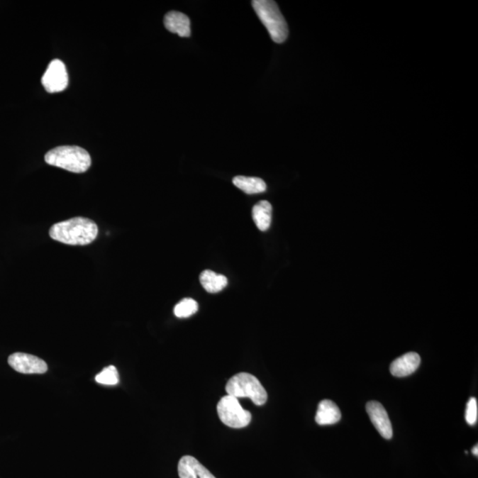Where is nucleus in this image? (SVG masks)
<instances>
[{
	"label": "nucleus",
	"mask_w": 478,
	"mask_h": 478,
	"mask_svg": "<svg viewBox=\"0 0 478 478\" xmlns=\"http://www.w3.org/2000/svg\"><path fill=\"white\" fill-rule=\"evenodd\" d=\"M99 228L94 221L84 217L53 224L49 235L53 240L70 245H87L97 238Z\"/></svg>",
	"instance_id": "f257e3e1"
},
{
	"label": "nucleus",
	"mask_w": 478,
	"mask_h": 478,
	"mask_svg": "<svg viewBox=\"0 0 478 478\" xmlns=\"http://www.w3.org/2000/svg\"><path fill=\"white\" fill-rule=\"evenodd\" d=\"M472 454L475 456H478V445H476L475 447L472 448Z\"/></svg>",
	"instance_id": "6ab92c4d"
},
{
	"label": "nucleus",
	"mask_w": 478,
	"mask_h": 478,
	"mask_svg": "<svg viewBox=\"0 0 478 478\" xmlns=\"http://www.w3.org/2000/svg\"><path fill=\"white\" fill-rule=\"evenodd\" d=\"M228 395L235 398H249L257 406L265 404L267 394L265 388L255 376L239 373L231 377L226 384Z\"/></svg>",
	"instance_id": "20e7f679"
},
{
	"label": "nucleus",
	"mask_w": 478,
	"mask_h": 478,
	"mask_svg": "<svg viewBox=\"0 0 478 478\" xmlns=\"http://www.w3.org/2000/svg\"><path fill=\"white\" fill-rule=\"evenodd\" d=\"M233 184L235 187L250 195L262 194L267 190L265 182L258 177L238 176L234 178Z\"/></svg>",
	"instance_id": "2eb2a0df"
},
{
	"label": "nucleus",
	"mask_w": 478,
	"mask_h": 478,
	"mask_svg": "<svg viewBox=\"0 0 478 478\" xmlns=\"http://www.w3.org/2000/svg\"><path fill=\"white\" fill-rule=\"evenodd\" d=\"M199 305L194 299H184L174 306V313L178 318H187L197 313Z\"/></svg>",
	"instance_id": "dca6fc26"
},
{
	"label": "nucleus",
	"mask_w": 478,
	"mask_h": 478,
	"mask_svg": "<svg viewBox=\"0 0 478 478\" xmlns=\"http://www.w3.org/2000/svg\"><path fill=\"white\" fill-rule=\"evenodd\" d=\"M217 413L223 423L234 429H241L248 426L252 420L251 413L242 408L238 399L233 396H224L217 404Z\"/></svg>",
	"instance_id": "39448f33"
},
{
	"label": "nucleus",
	"mask_w": 478,
	"mask_h": 478,
	"mask_svg": "<svg viewBox=\"0 0 478 478\" xmlns=\"http://www.w3.org/2000/svg\"><path fill=\"white\" fill-rule=\"evenodd\" d=\"M341 412L336 403L324 399L319 403L316 415V422L319 426H333L341 420Z\"/></svg>",
	"instance_id": "f8f14e48"
},
{
	"label": "nucleus",
	"mask_w": 478,
	"mask_h": 478,
	"mask_svg": "<svg viewBox=\"0 0 478 478\" xmlns=\"http://www.w3.org/2000/svg\"><path fill=\"white\" fill-rule=\"evenodd\" d=\"M164 24L171 33L177 34L182 38L191 37V21L183 13L171 11L164 18Z\"/></svg>",
	"instance_id": "9b49d317"
},
{
	"label": "nucleus",
	"mask_w": 478,
	"mask_h": 478,
	"mask_svg": "<svg viewBox=\"0 0 478 478\" xmlns=\"http://www.w3.org/2000/svg\"><path fill=\"white\" fill-rule=\"evenodd\" d=\"M252 4L257 16L266 27L272 40L277 44L287 40L289 33L287 23L277 3L270 0H255Z\"/></svg>",
	"instance_id": "7ed1b4c3"
},
{
	"label": "nucleus",
	"mask_w": 478,
	"mask_h": 478,
	"mask_svg": "<svg viewBox=\"0 0 478 478\" xmlns=\"http://www.w3.org/2000/svg\"><path fill=\"white\" fill-rule=\"evenodd\" d=\"M203 288L209 294H217L227 287L228 279L223 274H216L212 270H205L199 277Z\"/></svg>",
	"instance_id": "4468645a"
},
{
	"label": "nucleus",
	"mask_w": 478,
	"mask_h": 478,
	"mask_svg": "<svg viewBox=\"0 0 478 478\" xmlns=\"http://www.w3.org/2000/svg\"><path fill=\"white\" fill-rule=\"evenodd\" d=\"M96 382L105 385H116L119 383V374L115 366H109L96 376Z\"/></svg>",
	"instance_id": "f3484780"
},
{
	"label": "nucleus",
	"mask_w": 478,
	"mask_h": 478,
	"mask_svg": "<svg viewBox=\"0 0 478 478\" xmlns=\"http://www.w3.org/2000/svg\"><path fill=\"white\" fill-rule=\"evenodd\" d=\"M42 84L49 94H56L65 90L69 85V76L65 64L62 60H53L49 64L42 77Z\"/></svg>",
	"instance_id": "423d86ee"
},
{
	"label": "nucleus",
	"mask_w": 478,
	"mask_h": 478,
	"mask_svg": "<svg viewBox=\"0 0 478 478\" xmlns=\"http://www.w3.org/2000/svg\"><path fill=\"white\" fill-rule=\"evenodd\" d=\"M477 399L476 398H470L467 404L466 415L465 419L466 422L469 424V426H475L477 422Z\"/></svg>",
	"instance_id": "a211bd4d"
},
{
	"label": "nucleus",
	"mask_w": 478,
	"mask_h": 478,
	"mask_svg": "<svg viewBox=\"0 0 478 478\" xmlns=\"http://www.w3.org/2000/svg\"><path fill=\"white\" fill-rule=\"evenodd\" d=\"M366 410L373 426L385 440L392 438V426L390 418L384 406L378 401L367 403Z\"/></svg>",
	"instance_id": "6e6552de"
},
{
	"label": "nucleus",
	"mask_w": 478,
	"mask_h": 478,
	"mask_svg": "<svg viewBox=\"0 0 478 478\" xmlns=\"http://www.w3.org/2000/svg\"><path fill=\"white\" fill-rule=\"evenodd\" d=\"M420 363V355L415 352H410L394 360L391 364L390 371L392 376L396 377H408L418 369Z\"/></svg>",
	"instance_id": "9d476101"
},
{
	"label": "nucleus",
	"mask_w": 478,
	"mask_h": 478,
	"mask_svg": "<svg viewBox=\"0 0 478 478\" xmlns=\"http://www.w3.org/2000/svg\"><path fill=\"white\" fill-rule=\"evenodd\" d=\"M45 162L70 172H87L91 165V158L87 150L76 145L59 146L46 152Z\"/></svg>",
	"instance_id": "f03ea898"
},
{
	"label": "nucleus",
	"mask_w": 478,
	"mask_h": 478,
	"mask_svg": "<svg viewBox=\"0 0 478 478\" xmlns=\"http://www.w3.org/2000/svg\"><path fill=\"white\" fill-rule=\"evenodd\" d=\"M252 219L260 231L269 230L272 221V206L270 203L266 201L257 203L252 209Z\"/></svg>",
	"instance_id": "ddd939ff"
},
{
	"label": "nucleus",
	"mask_w": 478,
	"mask_h": 478,
	"mask_svg": "<svg viewBox=\"0 0 478 478\" xmlns=\"http://www.w3.org/2000/svg\"><path fill=\"white\" fill-rule=\"evenodd\" d=\"M180 478H216L197 459L190 455L182 457L178 463Z\"/></svg>",
	"instance_id": "1a4fd4ad"
},
{
	"label": "nucleus",
	"mask_w": 478,
	"mask_h": 478,
	"mask_svg": "<svg viewBox=\"0 0 478 478\" xmlns=\"http://www.w3.org/2000/svg\"><path fill=\"white\" fill-rule=\"evenodd\" d=\"M9 364L17 372L23 374H44L48 370L45 360L24 352H16L10 355Z\"/></svg>",
	"instance_id": "0eeeda50"
}]
</instances>
